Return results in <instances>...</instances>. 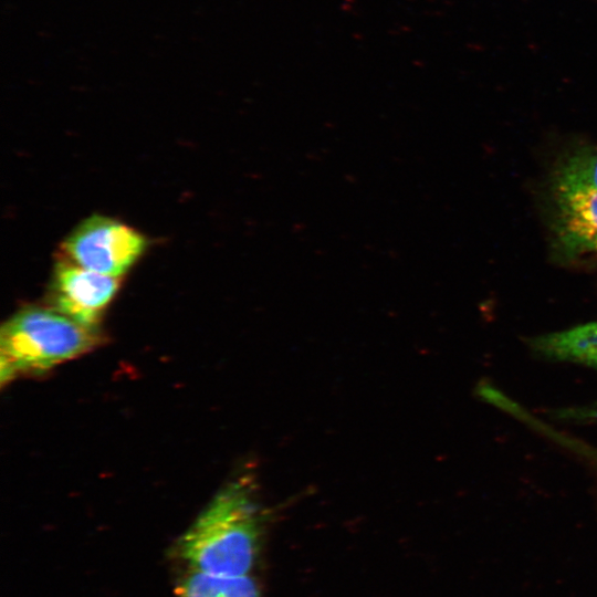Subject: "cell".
I'll list each match as a JSON object with an SVG mask.
<instances>
[{"label":"cell","mask_w":597,"mask_h":597,"mask_svg":"<svg viewBox=\"0 0 597 597\" xmlns=\"http://www.w3.org/2000/svg\"><path fill=\"white\" fill-rule=\"evenodd\" d=\"M249 476L237 478L208 503L178 542L192 570L224 577L247 576L261 544L264 512Z\"/></svg>","instance_id":"cell-1"},{"label":"cell","mask_w":597,"mask_h":597,"mask_svg":"<svg viewBox=\"0 0 597 597\" xmlns=\"http://www.w3.org/2000/svg\"><path fill=\"white\" fill-rule=\"evenodd\" d=\"M101 338L53 307L27 306L1 327V381L20 373H41L94 348Z\"/></svg>","instance_id":"cell-2"},{"label":"cell","mask_w":597,"mask_h":597,"mask_svg":"<svg viewBox=\"0 0 597 597\" xmlns=\"http://www.w3.org/2000/svg\"><path fill=\"white\" fill-rule=\"evenodd\" d=\"M146 238L122 221L92 216L62 242V259L84 269L122 277L142 256Z\"/></svg>","instance_id":"cell-3"},{"label":"cell","mask_w":597,"mask_h":597,"mask_svg":"<svg viewBox=\"0 0 597 597\" xmlns=\"http://www.w3.org/2000/svg\"><path fill=\"white\" fill-rule=\"evenodd\" d=\"M121 277L94 272L61 258L50 285L51 307L92 328L114 298Z\"/></svg>","instance_id":"cell-4"},{"label":"cell","mask_w":597,"mask_h":597,"mask_svg":"<svg viewBox=\"0 0 597 597\" xmlns=\"http://www.w3.org/2000/svg\"><path fill=\"white\" fill-rule=\"evenodd\" d=\"M556 234L569 256L597 253V189L561 168L554 181Z\"/></svg>","instance_id":"cell-5"},{"label":"cell","mask_w":597,"mask_h":597,"mask_svg":"<svg viewBox=\"0 0 597 597\" xmlns=\"http://www.w3.org/2000/svg\"><path fill=\"white\" fill-rule=\"evenodd\" d=\"M532 346L551 359L597 367V322L538 336Z\"/></svg>","instance_id":"cell-6"},{"label":"cell","mask_w":597,"mask_h":597,"mask_svg":"<svg viewBox=\"0 0 597 597\" xmlns=\"http://www.w3.org/2000/svg\"><path fill=\"white\" fill-rule=\"evenodd\" d=\"M180 597H260L256 583L249 575L214 576L192 570L182 582Z\"/></svg>","instance_id":"cell-7"},{"label":"cell","mask_w":597,"mask_h":597,"mask_svg":"<svg viewBox=\"0 0 597 597\" xmlns=\"http://www.w3.org/2000/svg\"><path fill=\"white\" fill-rule=\"evenodd\" d=\"M563 168L597 189V153L576 155Z\"/></svg>","instance_id":"cell-8"},{"label":"cell","mask_w":597,"mask_h":597,"mask_svg":"<svg viewBox=\"0 0 597 597\" xmlns=\"http://www.w3.org/2000/svg\"><path fill=\"white\" fill-rule=\"evenodd\" d=\"M577 417L582 418H597V408L596 409H589V410H583L578 413H576Z\"/></svg>","instance_id":"cell-9"}]
</instances>
